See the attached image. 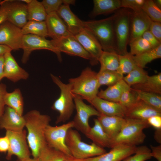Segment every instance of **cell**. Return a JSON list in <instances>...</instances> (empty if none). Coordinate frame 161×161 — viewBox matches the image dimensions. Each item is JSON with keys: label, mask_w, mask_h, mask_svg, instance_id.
Listing matches in <instances>:
<instances>
[{"label": "cell", "mask_w": 161, "mask_h": 161, "mask_svg": "<svg viewBox=\"0 0 161 161\" xmlns=\"http://www.w3.org/2000/svg\"><path fill=\"white\" fill-rule=\"evenodd\" d=\"M73 128H74L73 121L59 126L49 125L46 129L45 134L47 145L66 155H71L66 145L65 140L68 130Z\"/></svg>", "instance_id": "cell-9"}, {"label": "cell", "mask_w": 161, "mask_h": 161, "mask_svg": "<svg viewBox=\"0 0 161 161\" xmlns=\"http://www.w3.org/2000/svg\"><path fill=\"white\" fill-rule=\"evenodd\" d=\"M119 55L114 52L103 51L98 60L100 64V70L117 71L119 64Z\"/></svg>", "instance_id": "cell-32"}, {"label": "cell", "mask_w": 161, "mask_h": 161, "mask_svg": "<svg viewBox=\"0 0 161 161\" xmlns=\"http://www.w3.org/2000/svg\"><path fill=\"white\" fill-rule=\"evenodd\" d=\"M23 116L19 114L15 110L7 106L0 120V129L6 131H18L22 130L25 126Z\"/></svg>", "instance_id": "cell-21"}, {"label": "cell", "mask_w": 161, "mask_h": 161, "mask_svg": "<svg viewBox=\"0 0 161 161\" xmlns=\"http://www.w3.org/2000/svg\"><path fill=\"white\" fill-rule=\"evenodd\" d=\"M97 119L103 130L112 140L119 134L125 122L124 118L107 116L100 114Z\"/></svg>", "instance_id": "cell-24"}, {"label": "cell", "mask_w": 161, "mask_h": 161, "mask_svg": "<svg viewBox=\"0 0 161 161\" xmlns=\"http://www.w3.org/2000/svg\"><path fill=\"white\" fill-rule=\"evenodd\" d=\"M152 21L142 10L132 11L130 23L129 43L142 37L143 34L149 30Z\"/></svg>", "instance_id": "cell-16"}, {"label": "cell", "mask_w": 161, "mask_h": 161, "mask_svg": "<svg viewBox=\"0 0 161 161\" xmlns=\"http://www.w3.org/2000/svg\"><path fill=\"white\" fill-rule=\"evenodd\" d=\"M66 156L62 152L47 144L41 150L37 159L38 161H64Z\"/></svg>", "instance_id": "cell-34"}, {"label": "cell", "mask_w": 161, "mask_h": 161, "mask_svg": "<svg viewBox=\"0 0 161 161\" xmlns=\"http://www.w3.org/2000/svg\"><path fill=\"white\" fill-rule=\"evenodd\" d=\"M149 75L143 69L137 66L123 77V79L130 87L144 82Z\"/></svg>", "instance_id": "cell-37"}, {"label": "cell", "mask_w": 161, "mask_h": 161, "mask_svg": "<svg viewBox=\"0 0 161 161\" xmlns=\"http://www.w3.org/2000/svg\"><path fill=\"white\" fill-rule=\"evenodd\" d=\"M100 114L107 116H116L124 118L126 108L118 102L102 99L97 96L89 102Z\"/></svg>", "instance_id": "cell-17"}, {"label": "cell", "mask_w": 161, "mask_h": 161, "mask_svg": "<svg viewBox=\"0 0 161 161\" xmlns=\"http://www.w3.org/2000/svg\"><path fill=\"white\" fill-rule=\"evenodd\" d=\"M41 2L47 15L57 12L63 4L62 0H43Z\"/></svg>", "instance_id": "cell-44"}, {"label": "cell", "mask_w": 161, "mask_h": 161, "mask_svg": "<svg viewBox=\"0 0 161 161\" xmlns=\"http://www.w3.org/2000/svg\"><path fill=\"white\" fill-rule=\"evenodd\" d=\"M57 13L66 24L69 32L73 35L84 28L83 21L72 12L69 6L62 5Z\"/></svg>", "instance_id": "cell-23"}, {"label": "cell", "mask_w": 161, "mask_h": 161, "mask_svg": "<svg viewBox=\"0 0 161 161\" xmlns=\"http://www.w3.org/2000/svg\"><path fill=\"white\" fill-rule=\"evenodd\" d=\"M147 121L150 126L155 129H161V116L155 115L148 118Z\"/></svg>", "instance_id": "cell-48"}, {"label": "cell", "mask_w": 161, "mask_h": 161, "mask_svg": "<svg viewBox=\"0 0 161 161\" xmlns=\"http://www.w3.org/2000/svg\"><path fill=\"white\" fill-rule=\"evenodd\" d=\"M64 161H86V160L85 159L75 158L71 155H66Z\"/></svg>", "instance_id": "cell-55"}, {"label": "cell", "mask_w": 161, "mask_h": 161, "mask_svg": "<svg viewBox=\"0 0 161 161\" xmlns=\"http://www.w3.org/2000/svg\"><path fill=\"white\" fill-rule=\"evenodd\" d=\"M125 118L121 131L112 140L111 148L119 145L136 146L144 141L146 136L143 130L150 126L147 121Z\"/></svg>", "instance_id": "cell-3"}, {"label": "cell", "mask_w": 161, "mask_h": 161, "mask_svg": "<svg viewBox=\"0 0 161 161\" xmlns=\"http://www.w3.org/2000/svg\"><path fill=\"white\" fill-rule=\"evenodd\" d=\"M7 92L6 85L3 83H0V120L5 110V105L4 97Z\"/></svg>", "instance_id": "cell-47"}, {"label": "cell", "mask_w": 161, "mask_h": 161, "mask_svg": "<svg viewBox=\"0 0 161 161\" xmlns=\"http://www.w3.org/2000/svg\"><path fill=\"white\" fill-rule=\"evenodd\" d=\"M133 55L129 52L123 55H119V64L117 71L123 75L127 74L137 67Z\"/></svg>", "instance_id": "cell-38"}, {"label": "cell", "mask_w": 161, "mask_h": 161, "mask_svg": "<svg viewBox=\"0 0 161 161\" xmlns=\"http://www.w3.org/2000/svg\"><path fill=\"white\" fill-rule=\"evenodd\" d=\"M22 161H38L37 159L30 157L27 158Z\"/></svg>", "instance_id": "cell-58"}, {"label": "cell", "mask_w": 161, "mask_h": 161, "mask_svg": "<svg viewBox=\"0 0 161 161\" xmlns=\"http://www.w3.org/2000/svg\"><path fill=\"white\" fill-rule=\"evenodd\" d=\"M136 146L119 145L114 146L108 152L86 159V161H121L134 154Z\"/></svg>", "instance_id": "cell-18"}, {"label": "cell", "mask_w": 161, "mask_h": 161, "mask_svg": "<svg viewBox=\"0 0 161 161\" xmlns=\"http://www.w3.org/2000/svg\"><path fill=\"white\" fill-rule=\"evenodd\" d=\"M93 2L94 7L90 15L92 17L115 12L121 8L120 0H94Z\"/></svg>", "instance_id": "cell-27"}, {"label": "cell", "mask_w": 161, "mask_h": 161, "mask_svg": "<svg viewBox=\"0 0 161 161\" xmlns=\"http://www.w3.org/2000/svg\"><path fill=\"white\" fill-rule=\"evenodd\" d=\"M65 142L71 155L78 159H86L106 152L103 148L93 143L88 144L82 141L78 131L72 128L67 131Z\"/></svg>", "instance_id": "cell-6"}, {"label": "cell", "mask_w": 161, "mask_h": 161, "mask_svg": "<svg viewBox=\"0 0 161 161\" xmlns=\"http://www.w3.org/2000/svg\"><path fill=\"white\" fill-rule=\"evenodd\" d=\"M151 149L146 145L137 147L134 155L129 156L123 161H145L151 158Z\"/></svg>", "instance_id": "cell-41"}, {"label": "cell", "mask_w": 161, "mask_h": 161, "mask_svg": "<svg viewBox=\"0 0 161 161\" xmlns=\"http://www.w3.org/2000/svg\"><path fill=\"white\" fill-rule=\"evenodd\" d=\"M132 89L145 92L161 95V73L151 76H148L143 83L135 84Z\"/></svg>", "instance_id": "cell-28"}, {"label": "cell", "mask_w": 161, "mask_h": 161, "mask_svg": "<svg viewBox=\"0 0 161 161\" xmlns=\"http://www.w3.org/2000/svg\"><path fill=\"white\" fill-rule=\"evenodd\" d=\"M151 157L155 158L158 161H161V145L154 146L150 145Z\"/></svg>", "instance_id": "cell-50"}, {"label": "cell", "mask_w": 161, "mask_h": 161, "mask_svg": "<svg viewBox=\"0 0 161 161\" xmlns=\"http://www.w3.org/2000/svg\"><path fill=\"white\" fill-rule=\"evenodd\" d=\"M161 58V44L140 54L133 55L134 60L137 66L143 69L148 63Z\"/></svg>", "instance_id": "cell-30"}, {"label": "cell", "mask_w": 161, "mask_h": 161, "mask_svg": "<svg viewBox=\"0 0 161 161\" xmlns=\"http://www.w3.org/2000/svg\"><path fill=\"white\" fill-rule=\"evenodd\" d=\"M154 2L156 5L160 8H161V0H153Z\"/></svg>", "instance_id": "cell-57"}, {"label": "cell", "mask_w": 161, "mask_h": 161, "mask_svg": "<svg viewBox=\"0 0 161 161\" xmlns=\"http://www.w3.org/2000/svg\"><path fill=\"white\" fill-rule=\"evenodd\" d=\"M148 30L161 42V22L152 21Z\"/></svg>", "instance_id": "cell-45"}, {"label": "cell", "mask_w": 161, "mask_h": 161, "mask_svg": "<svg viewBox=\"0 0 161 161\" xmlns=\"http://www.w3.org/2000/svg\"><path fill=\"white\" fill-rule=\"evenodd\" d=\"M130 51L133 55L140 54L152 48L148 42L142 37L138 38L129 43Z\"/></svg>", "instance_id": "cell-40"}, {"label": "cell", "mask_w": 161, "mask_h": 161, "mask_svg": "<svg viewBox=\"0 0 161 161\" xmlns=\"http://www.w3.org/2000/svg\"><path fill=\"white\" fill-rule=\"evenodd\" d=\"M145 0H121V8L130 9L133 12H137L142 10Z\"/></svg>", "instance_id": "cell-43"}, {"label": "cell", "mask_w": 161, "mask_h": 161, "mask_svg": "<svg viewBox=\"0 0 161 161\" xmlns=\"http://www.w3.org/2000/svg\"><path fill=\"white\" fill-rule=\"evenodd\" d=\"M4 55H0V82L4 78Z\"/></svg>", "instance_id": "cell-52"}, {"label": "cell", "mask_w": 161, "mask_h": 161, "mask_svg": "<svg viewBox=\"0 0 161 161\" xmlns=\"http://www.w3.org/2000/svg\"><path fill=\"white\" fill-rule=\"evenodd\" d=\"M27 5L28 21H45L47 14L41 2L31 0Z\"/></svg>", "instance_id": "cell-31"}, {"label": "cell", "mask_w": 161, "mask_h": 161, "mask_svg": "<svg viewBox=\"0 0 161 161\" xmlns=\"http://www.w3.org/2000/svg\"><path fill=\"white\" fill-rule=\"evenodd\" d=\"M97 73L88 67L78 77L69 79V83L71 84L73 95L78 96L88 102L97 96L100 86Z\"/></svg>", "instance_id": "cell-4"}, {"label": "cell", "mask_w": 161, "mask_h": 161, "mask_svg": "<svg viewBox=\"0 0 161 161\" xmlns=\"http://www.w3.org/2000/svg\"><path fill=\"white\" fill-rule=\"evenodd\" d=\"M115 16L114 14L101 20L83 21V24L84 28L92 34L98 41L103 51L118 54L114 30Z\"/></svg>", "instance_id": "cell-2"}, {"label": "cell", "mask_w": 161, "mask_h": 161, "mask_svg": "<svg viewBox=\"0 0 161 161\" xmlns=\"http://www.w3.org/2000/svg\"><path fill=\"white\" fill-rule=\"evenodd\" d=\"M12 50L9 47L0 44V55H3L8 52H11Z\"/></svg>", "instance_id": "cell-53"}, {"label": "cell", "mask_w": 161, "mask_h": 161, "mask_svg": "<svg viewBox=\"0 0 161 161\" xmlns=\"http://www.w3.org/2000/svg\"><path fill=\"white\" fill-rule=\"evenodd\" d=\"M50 76L61 92L59 97L54 101L51 107L52 109L59 113L56 123H64L69 119L75 109L71 85L69 83H64L59 78L52 74Z\"/></svg>", "instance_id": "cell-5"}, {"label": "cell", "mask_w": 161, "mask_h": 161, "mask_svg": "<svg viewBox=\"0 0 161 161\" xmlns=\"http://www.w3.org/2000/svg\"><path fill=\"white\" fill-rule=\"evenodd\" d=\"M21 30L23 35L30 34L45 38L48 37L45 21H28Z\"/></svg>", "instance_id": "cell-33"}, {"label": "cell", "mask_w": 161, "mask_h": 161, "mask_svg": "<svg viewBox=\"0 0 161 161\" xmlns=\"http://www.w3.org/2000/svg\"><path fill=\"white\" fill-rule=\"evenodd\" d=\"M73 95L77 112L73 120L74 128L85 135L91 127L89 123L90 117L94 116L98 117L100 114L92 106L85 103L81 97Z\"/></svg>", "instance_id": "cell-11"}, {"label": "cell", "mask_w": 161, "mask_h": 161, "mask_svg": "<svg viewBox=\"0 0 161 161\" xmlns=\"http://www.w3.org/2000/svg\"><path fill=\"white\" fill-rule=\"evenodd\" d=\"M132 11L126 8H120L115 13L114 27L116 48L118 54L128 52L127 46L130 36V23Z\"/></svg>", "instance_id": "cell-7"}, {"label": "cell", "mask_w": 161, "mask_h": 161, "mask_svg": "<svg viewBox=\"0 0 161 161\" xmlns=\"http://www.w3.org/2000/svg\"><path fill=\"white\" fill-rule=\"evenodd\" d=\"M131 88L123 79L106 89L101 90L99 92L97 96L107 100L118 102L123 92Z\"/></svg>", "instance_id": "cell-26"}, {"label": "cell", "mask_w": 161, "mask_h": 161, "mask_svg": "<svg viewBox=\"0 0 161 161\" xmlns=\"http://www.w3.org/2000/svg\"><path fill=\"white\" fill-rule=\"evenodd\" d=\"M4 57V78L14 83L28 78V73L19 66L11 52L5 54Z\"/></svg>", "instance_id": "cell-19"}, {"label": "cell", "mask_w": 161, "mask_h": 161, "mask_svg": "<svg viewBox=\"0 0 161 161\" xmlns=\"http://www.w3.org/2000/svg\"><path fill=\"white\" fill-rule=\"evenodd\" d=\"M9 146V140L6 135L0 137V152L5 153L7 152Z\"/></svg>", "instance_id": "cell-49"}, {"label": "cell", "mask_w": 161, "mask_h": 161, "mask_svg": "<svg viewBox=\"0 0 161 161\" xmlns=\"http://www.w3.org/2000/svg\"><path fill=\"white\" fill-rule=\"evenodd\" d=\"M155 115L161 116V111L139 100L132 106L126 109L125 118L147 120L149 117Z\"/></svg>", "instance_id": "cell-22"}, {"label": "cell", "mask_w": 161, "mask_h": 161, "mask_svg": "<svg viewBox=\"0 0 161 161\" xmlns=\"http://www.w3.org/2000/svg\"><path fill=\"white\" fill-rule=\"evenodd\" d=\"M62 1L63 4L64 5L69 6L70 4H74L75 1L74 0H62Z\"/></svg>", "instance_id": "cell-56"}, {"label": "cell", "mask_w": 161, "mask_h": 161, "mask_svg": "<svg viewBox=\"0 0 161 161\" xmlns=\"http://www.w3.org/2000/svg\"><path fill=\"white\" fill-rule=\"evenodd\" d=\"M142 37L147 41L152 48H156L161 44L160 42L149 30L145 31Z\"/></svg>", "instance_id": "cell-46"}, {"label": "cell", "mask_w": 161, "mask_h": 161, "mask_svg": "<svg viewBox=\"0 0 161 161\" xmlns=\"http://www.w3.org/2000/svg\"><path fill=\"white\" fill-rule=\"evenodd\" d=\"M139 100L132 88H131L123 92L118 103L127 109L135 104Z\"/></svg>", "instance_id": "cell-42"}, {"label": "cell", "mask_w": 161, "mask_h": 161, "mask_svg": "<svg viewBox=\"0 0 161 161\" xmlns=\"http://www.w3.org/2000/svg\"><path fill=\"white\" fill-rule=\"evenodd\" d=\"M1 2L6 8L7 21L21 29L28 21L27 4L21 0H4Z\"/></svg>", "instance_id": "cell-14"}, {"label": "cell", "mask_w": 161, "mask_h": 161, "mask_svg": "<svg viewBox=\"0 0 161 161\" xmlns=\"http://www.w3.org/2000/svg\"><path fill=\"white\" fill-rule=\"evenodd\" d=\"M51 41L61 52H64L69 55L81 57L89 60L92 63V59L91 56L73 35L71 34Z\"/></svg>", "instance_id": "cell-12"}, {"label": "cell", "mask_w": 161, "mask_h": 161, "mask_svg": "<svg viewBox=\"0 0 161 161\" xmlns=\"http://www.w3.org/2000/svg\"><path fill=\"white\" fill-rule=\"evenodd\" d=\"M23 53L21 61L26 64L33 51L36 50L46 49L55 53L59 61H62L61 52L52 44L51 41L46 38L32 34L23 35L22 44Z\"/></svg>", "instance_id": "cell-8"}, {"label": "cell", "mask_w": 161, "mask_h": 161, "mask_svg": "<svg viewBox=\"0 0 161 161\" xmlns=\"http://www.w3.org/2000/svg\"><path fill=\"white\" fill-rule=\"evenodd\" d=\"M132 89L138 100L161 111V95Z\"/></svg>", "instance_id": "cell-36"}, {"label": "cell", "mask_w": 161, "mask_h": 161, "mask_svg": "<svg viewBox=\"0 0 161 161\" xmlns=\"http://www.w3.org/2000/svg\"><path fill=\"white\" fill-rule=\"evenodd\" d=\"M152 21L161 22V10L152 0H145L142 8Z\"/></svg>", "instance_id": "cell-39"}, {"label": "cell", "mask_w": 161, "mask_h": 161, "mask_svg": "<svg viewBox=\"0 0 161 161\" xmlns=\"http://www.w3.org/2000/svg\"><path fill=\"white\" fill-rule=\"evenodd\" d=\"M0 1V25L7 21V14L6 8L3 4Z\"/></svg>", "instance_id": "cell-51"}, {"label": "cell", "mask_w": 161, "mask_h": 161, "mask_svg": "<svg viewBox=\"0 0 161 161\" xmlns=\"http://www.w3.org/2000/svg\"><path fill=\"white\" fill-rule=\"evenodd\" d=\"M45 21L48 36L52 39H59L72 34L65 23L57 12L47 15Z\"/></svg>", "instance_id": "cell-20"}, {"label": "cell", "mask_w": 161, "mask_h": 161, "mask_svg": "<svg viewBox=\"0 0 161 161\" xmlns=\"http://www.w3.org/2000/svg\"><path fill=\"white\" fill-rule=\"evenodd\" d=\"M154 138L155 140L158 143H161V129H156L154 135Z\"/></svg>", "instance_id": "cell-54"}, {"label": "cell", "mask_w": 161, "mask_h": 161, "mask_svg": "<svg viewBox=\"0 0 161 161\" xmlns=\"http://www.w3.org/2000/svg\"><path fill=\"white\" fill-rule=\"evenodd\" d=\"M97 76L100 86L103 85L108 86H112L123 79L124 77L117 71L108 70H100Z\"/></svg>", "instance_id": "cell-35"}, {"label": "cell", "mask_w": 161, "mask_h": 161, "mask_svg": "<svg viewBox=\"0 0 161 161\" xmlns=\"http://www.w3.org/2000/svg\"><path fill=\"white\" fill-rule=\"evenodd\" d=\"M26 131L25 130L18 131H6V135L10 142L9 149L6 156L7 160L13 155L16 156L19 161L30 157L31 154L27 140Z\"/></svg>", "instance_id": "cell-10"}, {"label": "cell", "mask_w": 161, "mask_h": 161, "mask_svg": "<svg viewBox=\"0 0 161 161\" xmlns=\"http://www.w3.org/2000/svg\"></svg>", "instance_id": "cell-59"}, {"label": "cell", "mask_w": 161, "mask_h": 161, "mask_svg": "<svg viewBox=\"0 0 161 161\" xmlns=\"http://www.w3.org/2000/svg\"><path fill=\"white\" fill-rule=\"evenodd\" d=\"M74 36L91 56L92 59L91 64L94 65L97 63L103 51L100 44L95 36L84 28Z\"/></svg>", "instance_id": "cell-15"}, {"label": "cell", "mask_w": 161, "mask_h": 161, "mask_svg": "<svg viewBox=\"0 0 161 161\" xmlns=\"http://www.w3.org/2000/svg\"><path fill=\"white\" fill-rule=\"evenodd\" d=\"M94 125L85 135L94 143L103 148L111 147V139L103 130L97 119H94Z\"/></svg>", "instance_id": "cell-25"}, {"label": "cell", "mask_w": 161, "mask_h": 161, "mask_svg": "<svg viewBox=\"0 0 161 161\" xmlns=\"http://www.w3.org/2000/svg\"><path fill=\"white\" fill-rule=\"evenodd\" d=\"M23 116L27 130V143L33 158L37 159L41 149L47 144L45 131L49 125L51 118L36 110L30 111Z\"/></svg>", "instance_id": "cell-1"}, {"label": "cell", "mask_w": 161, "mask_h": 161, "mask_svg": "<svg viewBox=\"0 0 161 161\" xmlns=\"http://www.w3.org/2000/svg\"><path fill=\"white\" fill-rule=\"evenodd\" d=\"M23 35L21 28L8 21L0 25V44L12 50L22 49Z\"/></svg>", "instance_id": "cell-13"}, {"label": "cell", "mask_w": 161, "mask_h": 161, "mask_svg": "<svg viewBox=\"0 0 161 161\" xmlns=\"http://www.w3.org/2000/svg\"><path fill=\"white\" fill-rule=\"evenodd\" d=\"M4 100L5 105L15 110L20 115L23 116L24 101L19 89H16L11 92H7L4 95Z\"/></svg>", "instance_id": "cell-29"}]
</instances>
